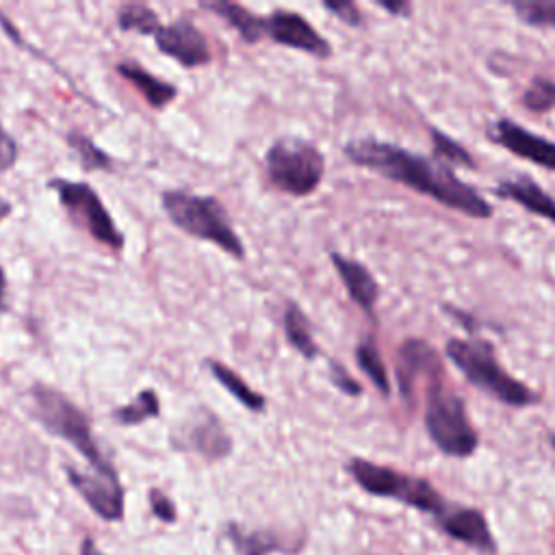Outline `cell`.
<instances>
[{
  "instance_id": "obj_1",
  "label": "cell",
  "mask_w": 555,
  "mask_h": 555,
  "mask_svg": "<svg viewBox=\"0 0 555 555\" xmlns=\"http://www.w3.org/2000/svg\"><path fill=\"white\" fill-rule=\"evenodd\" d=\"M345 156L364 169L399 182L449 210L470 219L492 217L490 202L468 182L460 180L451 167L436 158H427L412 150L377 139H356L343 147Z\"/></svg>"
},
{
  "instance_id": "obj_2",
  "label": "cell",
  "mask_w": 555,
  "mask_h": 555,
  "mask_svg": "<svg viewBox=\"0 0 555 555\" xmlns=\"http://www.w3.org/2000/svg\"><path fill=\"white\" fill-rule=\"evenodd\" d=\"M444 353L462 377L509 408H529L540 401L538 392L507 373L494 353V347L481 338H449Z\"/></svg>"
},
{
  "instance_id": "obj_3",
  "label": "cell",
  "mask_w": 555,
  "mask_h": 555,
  "mask_svg": "<svg viewBox=\"0 0 555 555\" xmlns=\"http://www.w3.org/2000/svg\"><path fill=\"white\" fill-rule=\"evenodd\" d=\"M425 431L440 453L449 457H470L479 447V434L473 427L464 399L449 390L440 375L425 386Z\"/></svg>"
},
{
  "instance_id": "obj_4",
  "label": "cell",
  "mask_w": 555,
  "mask_h": 555,
  "mask_svg": "<svg viewBox=\"0 0 555 555\" xmlns=\"http://www.w3.org/2000/svg\"><path fill=\"white\" fill-rule=\"evenodd\" d=\"M160 204L167 217L186 234L210 241L234 258H245V245L234 232L232 221L219 199L210 195H195L189 191H165Z\"/></svg>"
},
{
  "instance_id": "obj_5",
  "label": "cell",
  "mask_w": 555,
  "mask_h": 555,
  "mask_svg": "<svg viewBox=\"0 0 555 555\" xmlns=\"http://www.w3.org/2000/svg\"><path fill=\"white\" fill-rule=\"evenodd\" d=\"M35 418L54 436L69 442L87 462L91 470L115 473L113 464L100 451L87 414L74 405L63 392L52 386L35 384L30 390Z\"/></svg>"
},
{
  "instance_id": "obj_6",
  "label": "cell",
  "mask_w": 555,
  "mask_h": 555,
  "mask_svg": "<svg viewBox=\"0 0 555 555\" xmlns=\"http://www.w3.org/2000/svg\"><path fill=\"white\" fill-rule=\"evenodd\" d=\"M345 468L364 492L399 501L434 518H438L449 505V501H444V496L418 475H410L386 464H375L364 457H351Z\"/></svg>"
},
{
  "instance_id": "obj_7",
  "label": "cell",
  "mask_w": 555,
  "mask_h": 555,
  "mask_svg": "<svg viewBox=\"0 0 555 555\" xmlns=\"http://www.w3.org/2000/svg\"><path fill=\"white\" fill-rule=\"evenodd\" d=\"M264 171L275 189L304 197L321 184L325 158L314 143L301 137H282L267 150Z\"/></svg>"
},
{
  "instance_id": "obj_8",
  "label": "cell",
  "mask_w": 555,
  "mask_h": 555,
  "mask_svg": "<svg viewBox=\"0 0 555 555\" xmlns=\"http://www.w3.org/2000/svg\"><path fill=\"white\" fill-rule=\"evenodd\" d=\"M48 186L56 193L59 202L65 206L69 217L85 228L95 241L104 243L111 249L124 247V234L117 228L115 219L102 204L100 195L87 182H74L63 178H52Z\"/></svg>"
},
{
  "instance_id": "obj_9",
  "label": "cell",
  "mask_w": 555,
  "mask_h": 555,
  "mask_svg": "<svg viewBox=\"0 0 555 555\" xmlns=\"http://www.w3.org/2000/svg\"><path fill=\"white\" fill-rule=\"evenodd\" d=\"M67 479L85 503L104 520H119L124 516V488L117 473L80 470L65 466Z\"/></svg>"
},
{
  "instance_id": "obj_10",
  "label": "cell",
  "mask_w": 555,
  "mask_h": 555,
  "mask_svg": "<svg viewBox=\"0 0 555 555\" xmlns=\"http://www.w3.org/2000/svg\"><path fill=\"white\" fill-rule=\"evenodd\" d=\"M490 141L542 169L555 171V141L535 134L509 117H499L490 126Z\"/></svg>"
},
{
  "instance_id": "obj_11",
  "label": "cell",
  "mask_w": 555,
  "mask_h": 555,
  "mask_svg": "<svg viewBox=\"0 0 555 555\" xmlns=\"http://www.w3.org/2000/svg\"><path fill=\"white\" fill-rule=\"evenodd\" d=\"M434 520H436L438 529L444 535H449L451 540L462 542L483 555H496L499 546H496V540L488 525V518L477 507L449 503L447 509Z\"/></svg>"
},
{
  "instance_id": "obj_12",
  "label": "cell",
  "mask_w": 555,
  "mask_h": 555,
  "mask_svg": "<svg viewBox=\"0 0 555 555\" xmlns=\"http://www.w3.org/2000/svg\"><path fill=\"white\" fill-rule=\"evenodd\" d=\"M264 33L280 46H288L312 54L317 59L332 56V46L325 37L317 33V28L299 13L278 9L264 17Z\"/></svg>"
},
{
  "instance_id": "obj_13",
  "label": "cell",
  "mask_w": 555,
  "mask_h": 555,
  "mask_svg": "<svg viewBox=\"0 0 555 555\" xmlns=\"http://www.w3.org/2000/svg\"><path fill=\"white\" fill-rule=\"evenodd\" d=\"M154 41L163 54L171 56L184 67H199L212 59L204 33L189 17H180L167 26H160V30L154 35Z\"/></svg>"
},
{
  "instance_id": "obj_14",
  "label": "cell",
  "mask_w": 555,
  "mask_h": 555,
  "mask_svg": "<svg viewBox=\"0 0 555 555\" xmlns=\"http://www.w3.org/2000/svg\"><path fill=\"white\" fill-rule=\"evenodd\" d=\"M442 373V362L436 349L421 340V338H408L397 349V379H399V392L405 401L412 399V386L418 377H438Z\"/></svg>"
},
{
  "instance_id": "obj_15",
  "label": "cell",
  "mask_w": 555,
  "mask_h": 555,
  "mask_svg": "<svg viewBox=\"0 0 555 555\" xmlns=\"http://www.w3.org/2000/svg\"><path fill=\"white\" fill-rule=\"evenodd\" d=\"M492 193L501 199L522 206L531 215H538V217L555 223V197L548 191H544V186L538 184L529 176H516V178L501 180L494 184Z\"/></svg>"
},
{
  "instance_id": "obj_16",
  "label": "cell",
  "mask_w": 555,
  "mask_h": 555,
  "mask_svg": "<svg viewBox=\"0 0 555 555\" xmlns=\"http://www.w3.org/2000/svg\"><path fill=\"white\" fill-rule=\"evenodd\" d=\"M330 260H332L336 273L340 275V282L347 288L351 301L356 306H360L369 317H373L375 304L379 299V284L373 278V273L362 262L347 258L338 251H332Z\"/></svg>"
},
{
  "instance_id": "obj_17",
  "label": "cell",
  "mask_w": 555,
  "mask_h": 555,
  "mask_svg": "<svg viewBox=\"0 0 555 555\" xmlns=\"http://www.w3.org/2000/svg\"><path fill=\"white\" fill-rule=\"evenodd\" d=\"M186 442L193 451H197L199 455H204L208 460L225 457L232 451L230 436L225 434V429L212 414H206L204 418H197L191 425V429L186 434Z\"/></svg>"
},
{
  "instance_id": "obj_18",
  "label": "cell",
  "mask_w": 555,
  "mask_h": 555,
  "mask_svg": "<svg viewBox=\"0 0 555 555\" xmlns=\"http://www.w3.org/2000/svg\"><path fill=\"white\" fill-rule=\"evenodd\" d=\"M202 9L217 13L223 22H228L247 43L260 41L264 33V17L251 13L247 7L236 4V2H225V0H210L202 2Z\"/></svg>"
},
{
  "instance_id": "obj_19",
  "label": "cell",
  "mask_w": 555,
  "mask_h": 555,
  "mask_svg": "<svg viewBox=\"0 0 555 555\" xmlns=\"http://www.w3.org/2000/svg\"><path fill=\"white\" fill-rule=\"evenodd\" d=\"M115 69L121 78L132 82L137 91L147 100V104L154 108H165L178 95V89L171 82L156 78L137 63H119Z\"/></svg>"
},
{
  "instance_id": "obj_20",
  "label": "cell",
  "mask_w": 555,
  "mask_h": 555,
  "mask_svg": "<svg viewBox=\"0 0 555 555\" xmlns=\"http://www.w3.org/2000/svg\"><path fill=\"white\" fill-rule=\"evenodd\" d=\"M284 334L288 343L295 347V351L301 353L306 360H314L321 353L312 336V325L306 312L295 301H288L284 308Z\"/></svg>"
},
{
  "instance_id": "obj_21",
  "label": "cell",
  "mask_w": 555,
  "mask_h": 555,
  "mask_svg": "<svg viewBox=\"0 0 555 555\" xmlns=\"http://www.w3.org/2000/svg\"><path fill=\"white\" fill-rule=\"evenodd\" d=\"M208 371L212 373V377L241 403L245 405L247 410H254V412H262L267 401L260 392H256L254 388H249L243 377L238 373H234L232 369H228L223 362H217V360H208Z\"/></svg>"
},
{
  "instance_id": "obj_22",
  "label": "cell",
  "mask_w": 555,
  "mask_h": 555,
  "mask_svg": "<svg viewBox=\"0 0 555 555\" xmlns=\"http://www.w3.org/2000/svg\"><path fill=\"white\" fill-rule=\"evenodd\" d=\"M356 362H358L360 371L377 388V392L388 397L390 395V379H388L386 364H384V360L379 356V349H377V343H375L373 336H364L358 343V347H356Z\"/></svg>"
},
{
  "instance_id": "obj_23",
  "label": "cell",
  "mask_w": 555,
  "mask_h": 555,
  "mask_svg": "<svg viewBox=\"0 0 555 555\" xmlns=\"http://www.w3.org/2000/svg\"><path fill=\"white\" fill-rule=\"evenodd\" d=\"M228 538L241 555H269L273 551H284V542L271 531H241V527L230 525Z\"/></svg>"
},
{
  "instance_id": "obj_24",
  "label": "cell",
  "mask_w": 555,
  "mask_h": 555,
  "mask_svg": "<svg viewBox=\"0 0 555 555\" xmlns=\"http://www.w3.org/2000/svg\"><path fill=\"white\" fill-rule=\"evenodd\" d=\"M429 139H431V150H434V158L444 163L447 167H475V158L473 154L453 137H449L447 132L438 130V128H429Z\"/></svg>"
},
{
  "instance_id": "obj_25",
  "label": "cell",
  "mask_w": 555,
  "mask_h": 555,
  "mask_svg": "<svg viewBox=\"0 0 555 555\" xmlns=\"http://www.w3.org/2000/svg\"><path fill=\"white\" fill-rule=\"evenodd\" d=\"M158 412H160L158 395L152 388H145L130 403L117 408L113 412V418L121 425H137V423H143L147 418L158 416Z\"/></svg>"
},
{
  "instance_id": "obj_26",
  "label": "cell",
  "mask_w": 555,
  "mask_h": 555,
  "mask_svg": "<svg viewBox=\"0 0 555 555\" xmlns=\"http://www.w3.org/2000/svg\"><path fill=\"white\" fill-rule=\"evenodd\" d=\"M117 26L121 30H132V33H141V35H156L160 30L158 15L150 7L134 4V2L119 7Z\"/></svg>"
},
{
  "instance_id": "obj_27",
  "label": "cell",
  "mask_w": 555,
  "mask_h": 555,
  "mask_svg": "<svg viewBox=\"0 0 555 555\" xmlns=\"http://www.w3.org/2000/svg\"><path fill=\"white\" fill-rule=\"evenodd\" d=\"M509 7L527 26L555 28V0H518Z\"/></svg>"
},
{
  "instance_id": "obj_28",
  "label": "cell",
  "mask_w": 555,
  "mask_h": 555,
  "mask_svg": "<svg viewBox=\"0 0 555 555\" xmlns=\"http://www.w3.org/2000/svg\"><path fill=\"white\" fill-rule=\"evenodd\" d=\"M522 106L529 113L542 115L555 108V80L546 78V76H535L527 89L522 91Z\"/></svg>"
},
{
  "instance_id": "obj_29",
  "label": "cell",
  "mask_w": 555,
  "mask_h": 555,
  "mask_svg": "<svg viewBox=\"0 0 555 555\" xmlns=\"http://www.w3.org/2000/svg\"><path fill=\"white\" fill-rule=\"evenodd\" d=\"M67 143L69 147L76 152V156L80 158V165L85 169H108L111 167V156L106 152H102L89 137H85L82 132H69L67 134Z\"/></svg>"
},
{
  "instance_id": "obj_30",
  "label": "cell",
  "mask_w": 555,
  "mask_h": 555,
  "mask_svg": "<svg viewBox=\"0 0 555 555\" xmlns=\"http://www.w3.org/2000/svg\"><path fill=\"white\" fill-rule=\"evenodd\" d=\"M330 382L343 392V395H347V397H360L362 395V386L347 373V369L340 364V362H336V360H332L330 362Z\"/></svg>"
},
{
  "instance_id": "obj_31",
  "label": "cell",
  "mask_w": 555,
  "mask_h": 555,
  "mask_svg": "<svg viewBox=\"0 0 555 555\" xmlns=\"http://www.w3.org/2000/svg\"><path fill=\"white\" fill-rule=\"evenodd\" d=\"M147 501H150L152 514H154L158 520H163V522H173V520H176V516H178V514H176V505H173V501H171L165 492L152 488L150 494H147Z\"/></svg>"
},
{
  "instance_id": "obj_32",
  "label": "cell",
  "mask_w": 555,
  "mask_h": 555,
  "mask_svg": "<svg viewBox=\"0 0 555 555\" xmlns=\"http://www.w3.org/2000/svg\"><path fill=\"white\" fill-rule=\"evenodd\" d=\"M323 7L334 13L340 22L349 24V26H360L362 24V15H360V9L349 2V0H338V2H332V0H325Z\"/></svg>"
},
{
  "instance_id": "obj_33",
  "label": "cell",
  "mask_w": 555,
  "mask_h": 555,
  "mask_svg": "<svg viewBox=\"0 0 555 555\" xmlns=\"http://www.w3.org/2000/svg\"><path fill=\"white\" fill-rule=\"evenodd\" d=\"M15 163V141L9 132L0 128V169H7Z\"/></svg>"
},
{
  "instance_id": "obj_34",
  "label": "cell",
  "mask_w": 555,
  "mask_h": 555,
  "mask_svg": "<svg viewBox=\"0 0 555 555\" xmlns=\"http://www.w3.org/2000/svg\"><path fill=\"white\" fill-rule=\"evenodd\" d=\"M377 7H382L384 11H388V13L395 15V17H408V15L412 13V4L405 2V0H397V2L377 0Z\"/></svg>"
},
{
  "instance_id": "obj_35",
  "label": "cell",
  "mask_w": 555,
  "mask_h": 555,
  "mask_svg": "<svg viewBox=\"0 0 555 555\" xmlns=\"http://www.w3.org/2000/svg\"><path fill=\"white\" fill-rule=\"evenodd\" d=\"M447 310H449V314L455 319V321H460L468 332H473L475 330V321H473V317L470 314H466V312H462V310H457L455 306H444Z\"/></svg>"
},
{
  "instance_id": "obj_36",
  "label": "cell",
  "mask_w": 555,
  "mask_h": 555,
  "mask_svg": "<svg viewBox=\"0 0 555 555\" xmlns=\"http://www.w3.org/2000/svg\"><path fill=\"white\" fill-rule=\"evenodd\" d=\"M80 555H106V553H102L91 538H85L82 546H80Z\"/></svg>"
},
{
  "instance_id": "obj_37",
  "label": "cell",
  "mask_w": 555,
  "mask_h": 555,
  "mask_svg": "<svg viewBox=\"0 0 555 555\" xmlns=\"http://www.w3.org/2000/svg\"><path fill=\"white\" fill-rule=\"evenodd\" d=\"M11 202H7L2 195H0V221H4L9 215H11Z\"/></svg>"
},
{
  "instance_id": "obj_38",
  "label": "cell",
  "mask_w": 555,
  "mask_h": 555,
  "mask_svg": "<svg viewBox=\"0 0 555 555\" xmlns=\"http://www.w3.org/2000/svg\"><path fill=\"white\" fill-rule=\"evenodd\" d=\"M4 286H7V282H4V271H2V267H0V310H2V299H4Z\"/></svg>"
},
{
  "instance_id": "obj_39",
  "label": "cell",
  "mask_w": 555,
  "mask_h": 555,
  "mask_svg": "<svg viewBox=\"0 0 555 555\" xmlns=\"http://www.w3.org/2000/svg\"><path fill=\"white\" fill-rule=\"evenodd\" d=\"M548 440H551V444H553V449H555V434H553Z\"/></svg>"
}]
</instances>
